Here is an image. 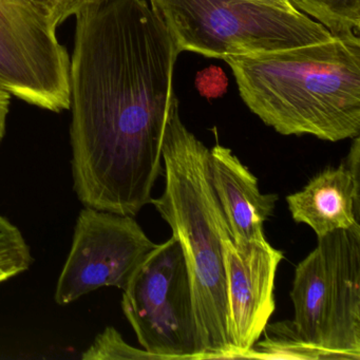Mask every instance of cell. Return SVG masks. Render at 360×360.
Here are the masks:
<instances>
[{
	"instance_id": "cell-1",
	"label": "cell",
	"mask_w": 360,
	"mask_h": 360,
	"mask_svg": "<svg viewBox=\"0 0 360 360\" xmlns=\"http://www.w3.org/2000/svg\"><path fill=\"white\" fill-rule=\"evenodd\" d=\"M75 18L69 75L75 193L87 207L136 217L164 172L179 53L147 0H102Z\"/></svg>"
},
{
	"instance_id": "cell-2",
	"label": "cell",
	"mask_w": 360,
	"mask_h": 360,
	"mask_svg": "<svg viewBox=\"0 0 360 360\" xmlns=\"http://www.w3.org/2000/svg\"><path fill=\"white\" fill-rule=\"evenodd\" d=\"M223 60L246 106L280 134L330 142L359 136V35Z\"/></svg>"
},
{
	"instance_id": "cell-3",
	"label": "cell",
	"mask_w": 360,
	"mask_h": 360,
	"mask_svg": "<svg viewBox=\"0 0 360 360\" xmlns=\"http://www.w3.org/2000/svg\"><path fill=\"white\" fill-rule=\"evenodd\" d=\"M210 158V149L183 123L174 94L162 146L165 188L151 204L184 252L204 359H231L224 252L233 237L212 186Z\"/></svg>"
},
{
	"instance_id": "cell-4",
	"label": "cell",
	"mask_w": 360,
	"mask_h": 360,
	"mask_svg": "<svg viewBox=\"0 0 360 360\" xmlns=\"http://www.w3.org/2000/svg\"><path fill=\"white\" fill-rule=\"evenodd\" d=\"M290 323L316 359L360 360V233L333 231L295 269Z\"/></svg>"
},
{
	"instance_id": "cell-5",
	"label": "cell",
	"mask_w": 360,
	"mask_h": 360,
	"mask_svg": "<svg viewBox=\"0 0 360 360\" xmlns=\"http://www.w3.org/2000/svg\"><path fill=\"white\" fill-rule=\"evenodd\" d=\"M163 20L176 51L206 58L290 49L332 39L301 12L245 0H147Z\"/></svg>"
},
{
	"instance_id": "cell-6",
	"label": "cell",
	"mask_w": 360,
	"mask_h": 360,
	"mask_svg": "<svg viewBox=\"0 0 360 360\" xmlns=\"http://www.w3.org/2000/svg\"><path fill=\"white\" fill-rule=\"evenodd\" d=\"M122 307L143 349L158 360L204 359L186 260L174 236L141 263Z\"/></svg>"
},
{
	"instance_id": "cell-7",
	"label": "cell",
	"mask_w": 360,
	"mask_h": 360,
	"mask_svg": "<svg viewBox=\"0 0 360 360\" xmlns=\"http://www.w3.org/2000/svg\"><path fill=\"white\" fill-rule=\"evenodd\" d=\"M56 29L13 0H0V89L28 104L70 108V58Z\"/></svg>"
},
{
	"instance_id": "cell-8",
	"label": "cell",
	"mask_w": 360,
	"mask_h": 360,
	"mask_svg": "<svg viewBox=\"0 0 360 360\" xmlns=\"http://www.w3.org/2000/svg\"><path fill=\"white\" fill-rule=\"evenodd\" d=\"M157 245L134 217L85 206L58 278L56 303L68 304L103 286L125 290Z\"/></svg>"
},
{
	"instance_id": "cell-9",
	"label": "cell",
	"mask_w": 360,
	"mask_h": 360,
	"mask_svg": "<svg viewBox=\"0 0 360 360\" xmlns=\"http://www.w3.org/2000/svg\"><path fill=\"white\" fill-rule=\"evenodd\" d=\"M267 240L225 243L226 330L233 356L248 358L276 309V274L283 259Z\"/></svg>"
},
{
	"instance_id": "cell-10",
	"label": "cell",
	"mask_w": 360,
	"mask_h": 360,
	"mask_svg": "<svg viewBox=\"0 0 360 360\" xmlns=\"http://www.w3.org/2000/svg\"><path fill=\"white\" fill-rule=\"evenodd\" d=\"M353 140L338 167L326 168L286 198L295 222L309 225L317 238L339 229L360 233L359 136Z\"/></svg>"
},
{
	"instance_id": "cell-11",
	"label": "cell",
	"mask_w": 360,
	"mask_h": 360,
	"mask_svg": "<svg viewBox=\"0 0 360 360\" xmlns=\"http://www.w3.org/2000/svg\"><path fill=\"white\" fill-rule=\"evenodd\" d=\"M212 186L235 243L265 240L263 224L273 214L278 195L261 193L258 179L227 147L210 149Z\"/></svg>"
},
{
	"instance_id": "cell-12",
	"label": "cell",
	"mask_w": 360,
	"mask_h": 360,
	"mask_svg": "<svg viewBox=\"0 0 360 360\" xmlns=\"http://www.w3.org/2000/svg\"><path fill=\"white\" fill-rule=\"evenodd\" d=\"M292 7L321 24L332 37L359 35L360 0H290Z\"/></svg>"
},
{
	"instance_id": "cell-13",
	"label": "cell",
	"mask_w": 360,
	"mask_h": 360,
	"mask_svg": "<svg viewBox=\"0 0 360 360\" xmlns=\"http://www.w3.org/2000/svg\"><path fill=\"white\" fill-rule=\"evenodd\" d=\"M32 263L30 248L20 229L0 216V283L24 273Z\"/></svg>"
},
{
	"instance_id": "cell-14",
	"label": "cell",
	"mask_w": 360,
	"mask_h": 360,
	"mask_svg": "<svg viewBox=\"0 0 360 360\" xmlns=\"http://www.w3.org/2000/svg\"><path fill=\"white\" fill-rule=\"evenodd\" d=\"M84 360L147 359L158 360L145 349H138L125 342L122 335L112 326L105 328L96 337L91 347L84 352Z\"/></svg>"
},
{
	"instance_id": "cell-15",
	"label": "cell",
	"mask_w": 360,
	"mask_h": 360,
	"mask_svg": "<svg viewBox=\"0 0 360 360\" xmlns=\"http://www.w3.org/2000/svg\"><path fill=\"white\" fill-rule=\"evenodd\" d=\"M37 14L53 29L79 15L81 12L102 0H13Z\"/></svg>"
},
{
	"instance_id": "cell-16",
	"label": "cell",
	"mask_w": 360,
	"mask_h": 360,
	"mask_svg": "<svg viewBox=\"0 0 360 360\" xmlns=\"http://www.w3.org/2000/svg\"><path fill=\"white\" fill-rule=\"evenodd\" d=\"M197 87L200 94L206 98L222 96L227 87V79L224 72L218 67H210L198 75Z\"/></svg>"
},
{
	"instance_id": "cell-17",
	"label": "cell",
	"mask_w": 360,
	"mask_h": 360,
	"mask_svg": "<svg viewBox=\"0 0 360 360\" xmlns=\"http://www.w3.org/2000/svg\"><path fill=\"white\" fill-rule=\"evenodd\" d=\"M10 100L11 96L0 89V138L4 139L6 134V124L9 115Z\"/></svg>"
},
{
	"instance_id": "cell-18",
	"label": "cell",
	"mask_w": 360,
	"mask_h": 360,
	"mask_svg": "<svg viewBox=\"0 0 360 360\" xmlns=\"http://www.w3.org/2000/svg\"><path fill=\"white\" fill-rule=\"evenodd\" d=\"M245 1L257 4V5L266 6V7L275 8V9L283 10V11H298V10L292 7L290 0H245Z\"/></svg>"
},
{
	"instance_id": "cell-19",
	"label": "cell",
	"mask_w": 360,
	"mask_h": 360,
	"mask_svg": "<svg viewBox=\"0 0 360 360\" xmlns=\"http://www.w3.org/2000/svg\"><path fill=\"white\" fill-rule=\"evenodd\" d=\"M1 141H3V139H0V143H1Z\"/></svg>"
}]
</instances>
